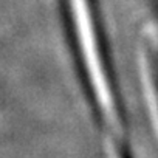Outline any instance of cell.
Here are the masks:
<instances>
[{
	"label": "cell",
	"instance_id": "obj_1",
	"mask_svg": "<svg viewBox=\"0 0 158 158\" xmlns=\"http://www.w3.org/2000/svg\"><path fill=\"white\" fill-rule=\"evenodd\" d=\"M79 60L113 158H132L130 141L119 101L107 68L89 0H70Z\"/></svg>",
	"mask_w": 158,
	"mask_h": 158
},
{
	"label": "cell",
	"instance_id": "obj_2",
	"mask_svg": "<svg viewBox=\"0 0 158 158\" xmlns=\"http://www.w3.org/2000/svg\"><path fill=\"white\" fill-rule=\"evenodd\" d=\"M138 71L147 118L158 143V40L144 36L138 50Z\"/></svg>",
	"mask_w": 158,
	"mask_h": 158
}]
</instances>
